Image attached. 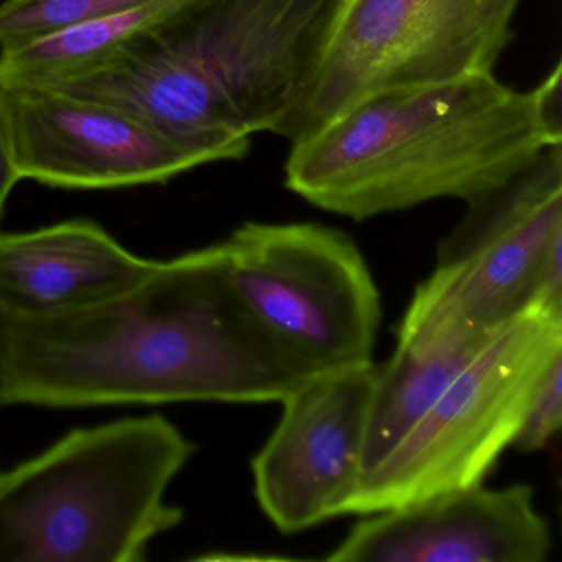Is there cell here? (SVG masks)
<instances>
[{
	"mask_svg": "<svg viewBox=\"0 0 562 562\" xmlns=\"http://www.w3.org/2000/svg\"><path fill=\"white\" fill-rule=\"evenodd\" d=\"M0 371L8 406L45 407L281 403L311 378L243 304L223 241L88 307L0 302Z\"/></svg>",
	"mask_w": 562,
	"mask_h": 562,
	"instance_id": "6da1fadb",
	"label": "cell"
},
{
	"mask_svg": "<svg viewBox=\"0 0 562 562\" xmlns=\"http://www.w3.org/2000/svg\"><path fill=\"white\" fill-rule=\"evenodd\" d=\"M562 65L528 91L495 74L378 91L291 144L285 187L355 222L469 203L562 144Z\"/></svg>",
	"mask_w": 562,
	"mask_h": 562,
	"instance_id": "7a4b0ae2",
	"label": "cell"
},
{
	"mask_svg": "<svg viewBox=\"0 0 562 562\" xmlns=\"http://www.w3.org/2000/svg\"><path fill=\"white\" fill-rule=\"evenodd\" d=\"M344 0H186L74 90L180 143L279 136L317 75Z\"/></svg>",
	"mask_w": 562,
	"mask_h": 562,
	"instance_id": "3957f363",
	"label": "cell"
},
{
	"mask_svg": "<svg viewBox=\"0 0 562 562\" xmlns=\"http://www.w3.org/2000/svg\"><path fill=\"white\" fill-rule=\"evenodd\" d=\"M193 443L166 417L77 429L0 472V562H139L182 521L167 492Z\"/></svg>",
	"mask_w": 562,
	"mask_h": 562,
	"instance_id": "277c9868",
	"label": "cell"
},
{
	"mask_svg": "<svg viewBox=\"0 0 562 562\" xmlns=\"http://www.w3.org/2000/svg\"><path fill=\"white\" fill-rule=\"evenodd\" d=\"M562 357V314L529 311L496 331L406 439L368 473L347 515H371L485 482L513 446L546 370Z\"/></svg>",
	"mask_w": 562,
	"mask_h": 562,
	"instance_id": "5b68a950",
	"label": "cell"
},
{
	"mask_svg": "<svg viewBox=\"0 0 562 562\" xmlns=\"http://www.w3.org/2000/svg\"><path fill=\"white\" fill-rule=\"evenodd\" d=\"M467 206L406 315L493 334L529 311L562 314V144Z\"/></svg>",
	"mask_w": 562,
	"mask_h": 562,
	"instance_id": "8992f818",
	"label": "cell"
},
{
	"mask_svg": "<svg viewBox=\"0 0 562 562\" xmlns=\"http://www.w3.org/2000/svg\"><path fill=\"white\" fill-rule=\"evenodd\" d=\"M223 246L243 304L305 373L373 363L381 295L347 233L314 222H248Z\"/></svg>",
	"mask_w": 562,
	"mask_h": 562,
	"instance_id": "52a82bcc",
	"label": "cell"
},
{
	"mask_svg": "<svg viewBox=\"0 0 562 562\" xmlns=\"http://www.w3.org/2000/svg\"><path fill=\"white\" fill-rule=\"evenodd\" d=\"M522 0H344L317 75L279 137H311L378 91L495 74Z\"/></svg>",
	"mask_w": 562,
	"mask_h": 562,
	"instance_id": "ba28073f",
	"label": "cell"
},
{
	"mask_svg": "<svg viewBox=\"0 0 562 562\" xmlns=\"http://www.w3.org/2000/svg\"><path fill=\"white\" fill-rule=\"evenodd\" d=\"M374 363L314 374L281 401L278 426L251 462L269 521L305 531L347 515L363 463Z\"/></svg>",
	"mask_w": 562,
	"mask_h": 562,
	"instance_id": "9c48e42d",
	"label": "cell"
},
{
	"mask_svg": "<svg viewBox=\"0 0 562 562\" xmlns=\"http://www.w3.org/2000/svg\"><path fill=\"white\" fill-rule=\"evenodd\" d=\"M0 88L22 180L57 189H126L166 183L212 164L116 104L55 88Z\"/></svg>",
	"mask_w": 562,
	"mask_h": 562,
	"instance_id": "30bf717a",
	"label": "cell"
},
{
	"mask_svg": "<svg viewBox=\"0 0 562 562\" xmlns=\"http://www.w3.org/2000/svg\"><path fill=\"white\" fill-rule=\"evenodd\" d=\"M548 519L526 483L432 493L364 515L325 555L331 562H542Z\"/></svg>",
	"mask_w": 562,
	"mask_h": 562,
	"instance_id": "8fae6325",
	"label": "cell"
},
{
	"mask_svg": "<svg viewBox=\"0 0 562 562\" xmlns=\"http://www.w3.org/2000/svg\"><path fill=\"white\" fill-rule=\"evenodd\" d=\"M156 265L88 220L0 232V302L31 312L75 311L126 291Z\"/></svg>",
	"mask_w": 562,
	"mask_h": 562,
	"instance_id": "7c38bea8",
	"label": "cell"
},
{
	"mask_svg": "<svg viewBox=\"0 0 562 562\" xmlns=\"http://www.w3.org/2000/svg\"><path fill=\"white\" fill-rule=\"evenodd\" d=\"M496 331L456 334L400 324L396 350L374 364L360 482L406 439Z\"/></svg>",
	"mask_w": 562,
	"mask_h": 562,
	"instance_id": "4fadbf2b",
	"label": "cell"
},
{
	"mask_svg": "<svg viewBox=\"0 0 562 562\" xmlns=\"http://www.w3.org/2000/svg\"><path fill=\"white\" fill-rule=\"evenodd\" d=\"M186 0H154L113 18L87 22L0 48V85L14 88L57 87L113 60L137 35L172 14Z\"/></svg>",
	"mask_w": 562,
	"mask_h": 562,
	"instance_id": "5bb4252c",
	"label": "cell"
},
{
	"mask_svg": "<svg viewBox=\"0 0 562 562\" xmlns=\"http://www.w3.org/2000/svg\"><path fill=\"white\" fill-rule=\"evenodd\" d=\"M150 2L154 0H4L0 4V48L27 44Z\"/></svg>",
	"mask_w": 562,
	"mask_h": 562,
	"instance_id": "9a60e30c",
	"label": "cell"
},
{
	"mask_svg": "<svg viewBox=\"0 0 562 562\" xmlns=\"http://www.w3.org/2000/svg\"><path fill=\"white\" fill-rule=\"evenodd\" d=\"M562 424V357L546 370L539 381L513 446L521 452H538L548 447Z\"/></svg>",
	"mask_w": 562,
	"mask_h": 562,
	"instance_id": "2e32d148",
	"label": "cell"
},
{
	"mask_svg": "<svg viewBox=\"0 0 562 562\" xmlns=\"http://www.w3.org/2000/svg\"><path fill=\"white\" fill-rule=\"evenodd\" d=\"M21 180L18 156H15L14 136H12L11 117H9L4 93L0 88V223L4 218L9 196Z\"/></svg>",
	"mask_w": 562,
	"mask_h": 562,
	"instance_id": "e0dca14e",
	"label": "cell"
},
{
	"mask_svg": "<svg viewBox=\"0 0 562 562\" xmlns=\"http://www.w3.org/2000/svg\"><path fill=\"white\" fill-rule=\"evenodd\" d=\"M4 406L8 404H5L4 381H2V371H0V407Z\"/></svg>",
	"mask_w": 562,
	"mask_h": 562,
	"instance_id": "ac0fdd59",
	"label": "cell"
}]
</instances>
